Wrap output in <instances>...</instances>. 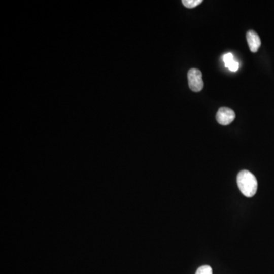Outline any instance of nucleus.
<instances>
[{
  "instance_id": "f257e3e1",
  "label": "nucleus",
  "mask_w": 274,
  "mask_h": 274,
  "mask_svg": "<svg viewBox=\"0 0 274 274\" xmlns=\"http://www.w3.org/2000/svg\"><path fill=\"white\" fill-rule=\"evenodd\" d=\"M237 184L242 194L247 197H252L257 193V179L249 170H243L239 172L237 176Z\"/></svg>"
},
{
  "instance_id": "f03ea898",
  "label": "nucleus",
  "mask_w": 274,
  "mask_h": 274,
  "mask_svg": "<svg viewBox=\"0 0 274 274\" xmlns=\"http://www.w3.org/2000/svg\"><path fill=\"white\" fill-rule=\"evenodd\" d=\"M187 79L189 87L191 91L199 92L203 88L204 83L200 70L197 68H190L187 73Z\"/></svg>"
},
{
  "instance_id": "7ed1b4c3",
  "label": "nucleus",
  "mask_w": 274,
  "mask_h": 274,
  "mask_svg": "<svg viewBox=\"0 0 274 274\" xmlns=\"http://www.w3.org/2000/svg\"><path fill=\"white\" fill-rule=\"evenodd\" d=\"M235 119V113L231 108L222 107L216 113V120L221 125L230 124Z\"/></svg>"
},
{
  "instance_id": "20e7f679",
  "label": "nucleus",
  "mask_w": 274,
  "mask_h": 274,
  "mask_svg": "<svg viewBox=\"0 0 274 274\" xmlns=\"http://www.w3.org/2000/svg\"><path fill=\"white\" fill-rule=\"evenodd\" d=\"M246 38L251 51L252 53L257 52L261 45V41L259 35L254 30H250L247 32Z\"/></svg>"
},
{
  "instance_id": "39448f33",
  "label": "nucleus",
  "mask_w": 274,
  "mask_h": 274,
  "mask_svg": "<svg viewBox=\"0 0 274 274\" xmlns=\"http://www.w3.org/2000/svg\"><path fill=\"white\" fill-rule=\"evenodd\" d=\"M202 3V0H183L182 1L183 5L188 9L196 7Z\"/></svg>"
},
{
  "instance_id": "423d86ee",
  "label": "nucleus",
  "mask_w": 274,
  "mask_h": 274,
  "mask_svg": "<svg viewBox=\"0 0 274 274\" xmlns=\"http://www.w3.org/2000/svg\"><path fill=\"white\" fill-rule=\"evenodd\" d=\"M196 274H213V269L208 265H204L198 268Z\"/></svg>"
},
{
  "instance_id": "0eeeda50",
  "label": "nucleus",
  "mask_w": 274,
  "mask_h": 274,
  "mask_svg": "<svg viewBox=\"0 0 274 274\" xmlns=\"http://www.w3.org/2000/svg\"><path fill=\"white\" fill-rule=\"evenodd\" d=\"M222 59H223V62L224 63H225V66L227 67V68H228V65H229L230 64H231V62H232L234 60V56H233V54L231 53H225V54H224Z\"/></svg>"
}]
</instances>
